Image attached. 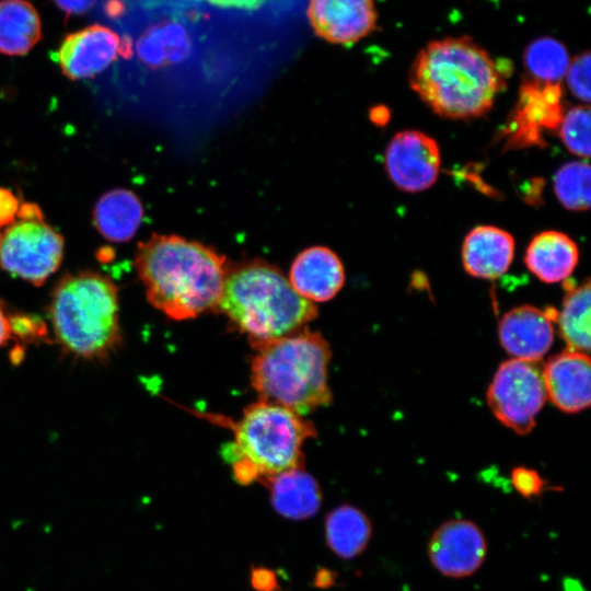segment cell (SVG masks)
Wrapping results in <instances>:
<instances>
[{
  "label": "cell",
  "instance_id": "obj_29",
  "mask_svg": "<svg viewBox=\"0 0 591 591\" xmlns=\"http://www.w3.org/2000/svg\"><path fill=\"white\" fill-rule=\"evenodd\" d=\"M136 49L140 60L149 67L157 68L167 63L158 23L144 30L136 44Z\"/></svg>",
  "mask_w": 591,
  "mask_h": 591
},
{
  "label": "cell",
  "instance_id": "obj_31",
  "mask_svg": "<svg viewBox=\"0 0 591 591\" xmlns=\"http://www.w3.org/2000/svg\"><path fill=\"white\" fill-rule=\"evenodd\" d=\"M250 581L256 591H279V583L276 571L258 566L252 567Z\"/></svg>",
  "mask_w": 591,
  "mask_h": 591
},
{
  "label": "cell",
  "instance_id": "obj_3",
  "mask_svg": "<svg viewBox=\"0 0 591 591\" xmlns=\"http://www.w3.org/2000/svg\"><path fill=\"white\" fill-rule=\"evenodd\" d=\"M251 384L259 401L300 416L332 403L327 340L306 327L254 348Z\"/></svg>",
  "mask_w": 591,
  "mask_h": 591
},
{
  "label": "cell",
  "instance_id": "obj_4",
  "mask_svg": "<svg viewBox=\"0 0 591 591\" xmlns=\"http://www.w3.org/2000/svg\"><path fill=\"white\" fill-rule=\"evenodd\" d=\"M219 309L253 348L290 335L317 316L277 268L251 263L227 275Z\"/></svg>",
  "mask_w": 591,
  "mask_h": 591
},
{
  "label": "cell",
  "instance_id": "obj_32",
  "mask_svg": "<svg viewBox=\"0 0 591 591\" xmlns=\"http://www.w3.org/2000/svg\"><path fill=\"white\" fill-rule=\"evenodd\" d=\"M16 197L5 188H0V228L14 222L19 211Z\"/></svg>",
  "mask_w": 591,
  "mask_h": 591
},
{
  "label": "cell",
  "instance_id": "obj_19",
  "mask_svg": "<svg viewBox=\"0 0 591 591\" xmlns=\"http://www.w3.org/2000/svg\"><path fill=\"white\" fill-rule=\"evenodd\" d=\"M579 260L576 242L559 231L536 234L526 247L524 263L542 282L556 283L566 280Z\"/></svg>",
  "mask_w": 591,
  "mask_h": 591
},
{
  "label": "cell",
  "instance_id": "obj_2",
  "mask_svg": "<svg viewBox=\"0 0 591 591\" xmlns=\"http://www.w3.org/2000/svg\"><path fill=\"white\" fill-rule=\"evenodd\" d=\"M135 265L148 301L175 321L217 309L228 275L222 256L175 235L140 243Z\"/></svg>",
  "mask_w": 591,
  "mask_h": 591
},
{
  "label": "cell",
  "instance_id": "obj_14",
  "mask_svg": "<svg viewBox=\"0 0 591 591\" xmlns=\"http://www.w3.org/2000/svg\"><path fill=\"white\" fill-rule=\"evenodd\" d=\"M557 310L533 305L517 306L499 322L498 336L502 348L514 359L538 362L554 341Z\"/></svg>",
  "mask_w": 591,
  "mask_h": 591
},
{
  "label": "cell",
  "instance_id": "obj_27",
  "mask_svg": "<svg viewBox=\"0 0 591 591\" xmlns=\"http://www.w3.org/2000/svg\"><path fill=\"white\" fill-rule=\"evenodd\" d=\"M158 25L166 51L167 63L179 62L185 59L192 48L186 28L175 21H162Z\"/></svg>",
  "mask_w": 591,
  "mask_h": 591
},
{
  "label": "cell",
  "instance_id": "obj_20",
  "mask_svg": "<svg viewBox=\"0 0 591 591\" xmlns=\"http://www.w3.org/2000/svg\"><path fill=\"white\" fill-rule=\"evenodd\" d=\"M143 208L138 197L127 189H113L95 205L93 221L100 233L109 241L125 242L138 230Z\"/></svg>",
  "mask_w": 591,
  "mask_h": 591
},
{
  "label": "cell",
  "instance_id": "obj_15",
  "mask_svg": "<svg viewBox=\"0 0 591 591\" xmlns=\"http://www.w3.org/2000/svg\"><path fill=\"white\" fill-rule=\"evenodd\" d=\"M547 398L561 412L576 414L590 406L591 370L588 354L566 349L542 369Z\"/></svg>",
  "mask_w": 591,
  "mask_h": 591
},
{
  "label": "cell",
  "instance_id": "obj_11",
  "mask_svg": "<svg viewBox=\"0 0 591 591\" xmlns=\"http://www.w3.org/2000/svg\"><path fill=\"white\" fill-rule=\"evenodd\" d=\"M384 164L396 187L408 193L422 192L438 178L440 149L433 138L421 131H401L387 144Z\"/></svg>",
  "mask_w": 591,
  "mask_h": 591
},
{
  "label": "cell",
  "instance_id": "obj_30",
  "mask_svg": "<svg viewBox=\"0 0 591 591\" xmlns=\"http://www.w3.org/2000/svg\"><path fill=\"white\" fill-rule=\"evenodd\" d=\"M511 483L513 488L525 498L538 496L545 487V482L540 474L524 466L512 470Z\"/></svg>",
  "mask_w": 591,
  "mask_h": 591
},
{
  "label": "cell",
  "instance_id": "obj_12",
  "mask_svg": "<svg viewBox=\"0 0 591 591\" xmlns=\"http://www.w3.org/2000/svg\"><path fill=\"white\" fill-rule=\"evenodd\" d=\"M314 33L332 44H354L371 34L378 20L374 0H310Z\"/></svg>",
  "mask_w": 591,
  "mask_h": 591
},
{
  "label": "cell",
  "instance_id": "obj_22",
  "mask_svg": "<svg viewBox=\"0 0 591 591\" xmlns=\"http://www.w3.org/2000/svg\"><path fill=\"white\" fill-rule=\"evenodd\" d=\"M42 38L36 9L26 0L0 1V53L22 56Z\"/></svg>",
  "mask_w": 591,
  "mask_h": 591
},
{
  "label": "cell",
  "instance_id": "obj_26",
  "mask_svg": "<svg viewBox=\"0 0 591 591\" xmlns=\"http://www.w3.org/2000/svg\"><path fill=\"white\" fill-rule=\"evenodd\" d=\"M590 108L575 106L565 112L558 126V134L566 148L581 158L590 155Z\"/></svg>",
  "mask_w": 591,
  "mask_h": 591
},
{
  "label": "cell",
  "instance_id": "obj_36",
  "mask_svg": "<svg viewBox=\"0 0 591 591\" xmlns=\"http://www.w3.org/2000/svg\"><path fill=\"white\" fill-rule=\"evenodd\" d=\"M125 10L126 5L121 0H107L104 5L105 13L112 19L120 16Z\"/></svg>",
  "mask_w": 591,
  "mask_h": 591
},
{
  "label": "cell",
  "instance_id": "obj_1",
  "mask_svg": "<svg viewBox=\"0 0 591 591\" xmlns=\"http://www.w3.org/2000/svg\"><path fill=\"white\" fill-rule=\"evenodd\" d=\"M509 66L467 36L428 43L417 54L409 85L437 115L472 119L487 114L507 84Z\"/></svg>",
  "mask_w": 591,
  "mask_h": 591
},
{
  "label": "cell",
  "instance_id": "obj_5",
  "mask_svg": "<svg viewBox=\"0 0 591 591\" xmlns=\"http://www.w3.org/2000/svg\"><path fill=\"white\" fill-rule=\"evenodd\" d=\"M233 432L222 454L242 486L303 467V444L316 436L313 424L302 416L262 401L244 409Z\"/></svg>",
  "mask_w": 591,
  "mask_h": 591
},
{
  "label": "cell",
  "instance_id": "obj_23",
  "mask_svg": "<svg viewBox=\"0 0 591 591\" xmlns=\"http://www.w3.org/2000/svg\"><path fill=\"white\" fill-rule=\"evenodd\" d=\"M566 290L561 310L557 312L561 338L567 349L588 354L590 350V280L579 285L565 280Z\"/></svg>",
  "mask_w": 591,
  "mask_h": 591
},
{
  "label": "cell",
  "instance_id": "obj_13",
  "mask_svg": "<svg viewBox=\"0 0 591 591\" xmlns=\"http://www.w3.org/2000/svg\"><path fill=\"white\" fill-rule=\"evenodd\" d=\"M120 37L109 27L93 24L68 34L61 42L57 62L71 80L103 72L119 56Z\"/></svg>",
  "mask_w": 591,
  "mask_h": 591
},
{
  "label": "cell",
  "instance_id": "obj_8",
  "mask_svg": "<svg viewBox=\"0 0 591 591\" xmlns=\"http://www.w3.org/2000/svg\"><path fill=\"white\" fill-rule=\"evenodd\" d=\"M62 255V236L43 219H20L0 231L1 267L35 286L57 270Z\"/></svg>",
  "mask_w": 591,
  "mask_h": 591
},
{
  "label": "cell",
  "instance_id": "obj_16",
  "mask_svg": "<svg viewBox=\"0 0 591 591\" xmlns=\"http://www.w3.org/2000/svg\"><path fill=\"white\" fill-rule=\"evenodd\" d=\"M293 289L311 302L333 299L345 283L344 266L327 247L314 246L300 253L290 268Z\"/></svg>",
  "mask_w": 591,
  "mask_h": 591
},
{
  "label": "cell",
  "instance_id": "obj_24",
  "mask_svg": "<svg viewBox=\"0 0 591 591\" xmlns=\"http://www.w3.org/2000/svg\"><path fill=\"white\" fill-rule=\"evenodd\" d=\"M569 62L567 48L559 40L552 37L537 38L524 50V78L542 83H561Z\"/></svg>",
  "mask_w": 591,
  "mask_h": 591
},
{
  "label": "cell",
  "instance_id": "obj_18",
  "mask_svg": "<svg viewBox=\"0 0 591 591\" xmlns=\"http://www.w3.org/2000/svg\"><path fill=\"white\" fill-rule=\"evenodd\" d=\"M260 483L269 491L271 506L283 518L305 520L321 508L320 485L303 467L285 471Z\"/></svg>",
  "mask_w": 591,
  "mask_h": 591
},
{
  "label": "cell",
  "instance_id": "obj_21",
  "mask_svg": "<svg viewBox=\"0 0 591 591\" xmlns=\"http://www.w3.org/2000/svg\"><path fill=\"white\" fill-rule=\"evenodd\" d=\"M324 532L329 549L340 558L351 559L368 547L372 525L368 515L357 507L340 505L326 515Z\"/></svg>",
  "mask_w": 591,
  "mask_h": 591
},
{
  "label": "cell",
  "instance_id": "obj_10",
  "mask_svg": "<svg viewBox=\"0 0 591 591\" xmlns=\"http://www.w3.org/2000/svg\"><path fill=\"white\" fill-rule=\"evenodd\" d=\"M427 554L441 575L461 579L482 567L487 555V541L476 523L465 519L448 520L431 534Z\"/></svg>",
  "mask_w": 591,
  "mask_h": 591
},
{
  "label": "cell",
  "instance_id": "obj_38",
  "mask_svg": "<svg viewBox=\"0 0 591 591\" xmlns=\"http://www.w3.org/2000/svg\"><path fill=\"white\" fill-rule=\"evenodd\" d=\"M390 112L384 106H378L372 109L371 119L378 125H385L389 121Z\"/></svg>",
  "mask_w": 591,
  "mask_h": 591
},
{
  "label": "cell",
  "instance_id": "obj_9",
  "mask_svg": "<svg viewBox=\"0 0 591 591\" xmlns=\"http://www.w3.org/2000/svg\"><path fill=\"white\" fill-rule=\"evenodd\" d=\"M561 83L523 78L517 103L500 132L505 150L545 147V131L556 130L564 117Z\"/></svg>",
  "mask_w": 591,
  "mask_h": 591
},
{
  "label": "cell",
  "instance_id": "obj_28",
  "mask_svg": "<svg viewBox=\"0 0 591 591\" xmlns=\"http://www.w3.org/2000/svg\"><path fill=\"white\" fill-rule=\"evenodd\" d=\"M590 53L587 50L570 60L565 73L566 83L576 99L590 102Z\"/></svg>",
  "mask_w": 591,
  "mask_h": 591
},
{
  "label": "cell",
  "instance_id": "obj_37",
  "mask_svg": "<svg viewBox=\"0 0 591 591\" xmlns=\"http://www.w3.org/2000/svg\"><path fill=\"white\" fill-rule=\"evenodd\" d=\"M11 324L0 303V348L7 344L11 336Z\"/></svg>",
  "mask_w": 591,
  "mask_h": 591
},
{
  "label": "cell",
  "instance_id": "obj_7",
  "mask_svg": "<svg viewBox=\"0 0 591 591\" xmlns=\"http://www.w3.org/2000/svg\"><path fill=\"white\" fill-rule=\"evenodd\" d=\"M546 398L538 363L514 358L499 366L487 391L491 413L518 434L532 431Z\"/></svg>",
  "mask_w": 591,
  "mask_h": 591
},
{
  "label": "cell",
  "instance_id": "obj_6",
  "mask_svg": "<svg viewBox=\"0 0 591 591\" xmlns=\"http://www.w3.org/2000/svg\"><path fill=\"white\" fill-rule=\"evenodd\" d=\"M49 310L58 343L72 355L102 360L120 344L118 292L104 275H66L53 292Z\"/></svg>",
  "mask_w": 591,
  "mask_h": 591
},
{
  "label": "cell",
  "instance_id": "obj_34",
  "mask_svg": "<svg viewBox=\"0 0 591 591\" xmlns=\"http://www.w3.org/2000/svg\"><path fill=\"white\" fill-rule=\"evenodd\" d=\"M211 5L222 9L253 11L259 9L265 0H204Z\"/></svg>",
  "mask_w": 591,
  "mask_h": 591
},
{
  "label": "cell",
  "instance_id": "obj_35",
  "mask_svg": "<svg viewBox=\"0 0 591 591\" xmlns=\"http://www.w3.org/2000/svg\"><path fill=\"white\" fill-rule=\"evenodd\" d=\"M336 581L335 572L326 568H321L314 577L313 583L320 589H327L334 586Z\"/></svg>",
  "mask_w": 591,
  "mask_h": 591
},
{
  "label": "cell",
  "instance_id": "obj_25",
  "mask_svg": "<svg viewBox=\"0 0 591 591\" xmlns=\"http://www.w3.org/2000/svg\"><path fill=\"white\" fill-rule=\"evenodd\" d=\"M554 190L560 204L573 211L590 207L591 171L588 162L564 164L555 174Z\"/></svg>",
  "mask_w": 591,
  "mask_h": 591
},
{
  "label": "cell",
  "instance_id": "obj_33",
  "mask_svg": "<svg viewBox=\"0 0 591 591\" xmlns=\"http://www.w3.org/2000/svg\"><path fill=\"white\" fill-rule=\"evenodd\" d=\"M57 8L66 14L81 15L86 13L95 3L96 0H53Z\"/></svg>",
  "mask_w": 591,
  "mask_h": 591
},
{
  "label": "cell",
  "instance_id": "obj_17",
  "mask_svg": "<svg viewBox=\"0 0 591 591\" xmlns=\"http://www.w3.org/2000/svg\"><path fill=\"white\" fill-rule=\"evenodd\" d=\"M513 256V236L493 225L474 228L462 245L463 267L476 278L496 279L502 276L509 269Z\"/></svg>",
  "mask_w": 591,
  "mask_h": 591
}]
</instances>
